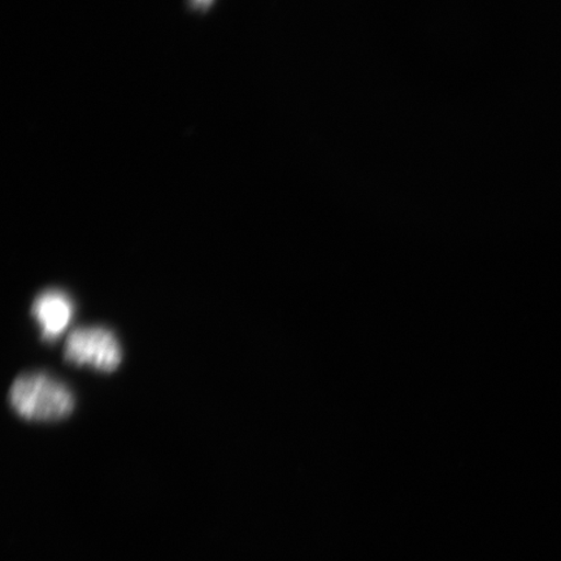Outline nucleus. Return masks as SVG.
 <instances>
[{
    "instance_id": "f257e3e1",
    "label": "nucleus",
    "mask_w": 561,
    "mask_h": 561,
    "mask_svg": "<svg viewBox=\"0 0 561 561\" xmlns=\"http://www.w3.org/2000/svg\"><path fill=\"white\" fill-rule=\"evenodd\" d=\"M10 403L20 417L55 421L70 415L75 398L65 383L46 374H27L13 382Z\"/></svg>"
},
{
    "instance_id": "f03ea898",
    "label": "nucleus",
    "mask_w": 561,
    "mask_h": 561,
    "mask_svg": "<svg viewBox=\"0 0 561 561\" xmlns=\"http://www.w3.org/2000/svg\"><path fill=\"white\" fill-rule=\"evenodd\" d=\"M65 356L75 366L111 374L121 366L123 351L116 335L102 327L77 328L69 334Z\"/></svg>"
},
{
    "instance_id": "7ed1b4c3",
    "label": "nucleus",
    "mask_w": 561,
    "mask_h": 561,
    "mask_svg": "<svg viewBox=\"0 0 561 561\" xmlns=\"http://www.w3.org/2000/svg\"><path fill=\"white\" fill-rule=\"evenodd\" d=\"M75 314L72 298L66 291L50 289L34 299L32 316L41 328L42 339L55 342L66 332Z\"/></svg>"
},
{
    "instance_id": "20e7f679",
    "label": "nucleus",
    "mask_w": 561,
    "mask_h": 561,
    "mask_svg": "<svg viewBox=\"0 0 561 561\" xmlns=\"http://www.w3.org/2000/svg\"><path fill=\"white\" fill-rule=\"evenodd\" d=\"M188 2L196 11H207L215 0H188Z\"/></svg>"
}]
</instances>
